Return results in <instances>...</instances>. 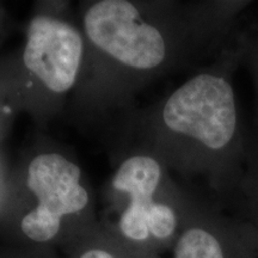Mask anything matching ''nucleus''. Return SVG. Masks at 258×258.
Returning <instances> with one entry per match:
<instances>
[{"instance_id": "1", "label": "nucleus", "mask_w": 258, "mask_h": 258, "mask_svg": "<svg viewBox=\"0 0 258 258\" xmlns=\"http://www.w3.org/2000/svg\"><path fill=\"white\" fill-rule=\"evenodd\" d=\"M241 60L237 44L221 67L195 74L171 93L160 114L166 133L199 154V163L228 195L240 178L249 137L233 85V71Z\"/></svg>"}, {"instance_id": "3", "label": "nucleus", "mask_w": 258, "mask_h": 258, "mask_svg": "<svg viewBox=\"0 0 258 258\" xmlns=\"http://www.w3.org/2000/svg\"><path fill=\"white\" fill-rule=\"evenodd\" d=\"M82 171L77 164L57 153H43L28 167V186L37 198V206L22 219V231L29 239L46 243L61 228L64 215L86 207L89 194L80 184Z\"/></svg>"}, {"instance_id": "5", "label": "nucleus", "mask_w": 258, "mask_h": 258, "mask_svg": "<svg viewBox=\"0 0 258 258\" xmlns=\"http://www.w3.org/2000/svg\"><path fill=\"white\" fill-rule=\"evenodd\" d=\"M83 38L67 22L36 16L28 28L23 60L47 89L63 93L76 83L83 57Z\"/></svg>"}, {"instance_id": "8", "label": "nucleus", "mask_w": 258, "mask_h": 258, "mask_svg": "<svg viewBox=\"0 0 258 258\" xmlns=\"http://www.w3.org/2000/svg\"><path fill=\"white\" fill-rule=\"evenodd\" d=\"M241 50V56L243 59L249 57V61L252 67V72L254 74V80H256L258 89V36L252 38H245L243 43L239 44Z\"/></svg>"}, {"instance_id": "6", "label": "nucleus", "mask_w": 258, "mask_h": 258, "mask_svg": "<svg viewBox=\"0 0 258 258\" xmlns=\"http://www.w3.org/2000/svg\"><path fill=\"white\" fill-rule=\"evenodd\" d=\"M173 258H258V232L241 219L195 222L180 233Z\"/></svg>"}, {"instance_id": "7", "label": "nucleus", "mask_w": 258, "mask_h": 258, "mask_svg": "<svg viewBox=\"0 0 258 258\" xmlns=\"http://www.w3.org/2000/svg\"><path fill=\"white\" fill-rule=\"evenodd\" d=\"M241 220L258 232V134H249L240 178L233 194Z\"/></svg>"}, {"instance_id": "4", "label": "nucleus", "mask_w": 258, "mask_h": 258, "mask_svg": "<svg viewBox=\"0 0 258 258\" xmlns=\"http://www.w3.org/2000/svg\"><path fill=\"white\" fill-rule=\"evenodd\" d=\"M163 177V166L151 156L128 158L116 172L112 186L131 199L120 220L121 232L129 239L166 240L176 233L179 222L176 209L171 203L154 200Z\"/></svg>"}, {"instance_id": "2", "label": "nucleus", "mask_w": 258, "mask_h": 258, "mask_svg": "<svg viewBox=\"0 0 258 258\" xmlns=\"http://www.w3.org/2000/svg\"><path fill=\"white\" fill-rule=\"evenodd\" d=\"M84 27L97 48L132 69H158L169 54L161 30L145 22L139 10L125 0L95 3L84 16Z\"/></svg>"}, {"instance_id": "9", "label": "nucleus", "mask_w": 258, "mask_h": 258, "mask_svg": "<svg viewBox=\"0 0 258 258\" xmlns=\"http://www.w3.org/2000/svg\"><path fill=\"white\" fill-rule=\"evenodd\" d=\"M79 258H116L114 254L102 249H91L80 254Z\"/></svg>"}]
</instances>
